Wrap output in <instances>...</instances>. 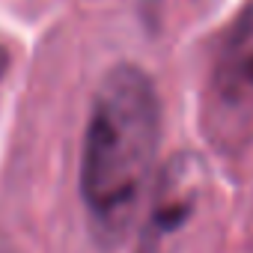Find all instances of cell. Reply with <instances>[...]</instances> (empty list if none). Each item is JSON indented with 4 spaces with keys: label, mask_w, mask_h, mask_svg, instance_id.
Here are the masks:
<instances>
[{
    "label": "cell",
    "mask_w": 253,
    "mask_h": 253,
    "mask_svg": "<svg viewBox=\"0 0 253 253\" xmlns=\"http://www.w3.org/2000/svg\"><path fill=\"white\" fill-rule=\"evenodd\" d=\"M0 253H9V247H6V244H3V241H0Z\"/></svg>",
    "instance_id": "5"
},
{
    "label": "cell",
    "mask_w": 253,
    "mask_h": 253,
    "mask_svg": "<svg viewBox=\"0 0 253 253\" xmlns=\"http://www.w3.org/2000/svg\"><path fill=\"white\" fill-rule=\"evenodd\" d=\"M203 128L211 146L226 155L253 143V3L217 48L203 92Z\"/></svg>",
    "instance_id": "2"
},
{
    "label": "cell",
    "mask_w": 253,
    "mask_h": 253,
    "mask_svg": "<svg viewBox=\"0 0 253 253\" xmlns=\"http://www.w3.org/2000/svg\"><path fill=\"white\" fill-rule=\"evenodd\" d=\"M161 101L137 66H113L95 89L81 155V197L101 241H122L152 185Z\"/></svg>",
    "instance_id": "1"
},
{
    "label": "cell",
    "mask_w": 253,
    "mask_h": 253,
    "mask_svg": "<svg viewBox=\"0 0 253 253\" xmlns=\"http://www.w3.org/2000/svg\"><path fill=\"white\" fill-rule=\"evenodd\" d=\"M6 69H9V51H6V45H0V84L6 78Z\"/></svg>",
    "instance_id": "4"
},
{
    "label": "cell",
    "mask_w": 253,
    "mask_h": 253,
    "mask_svg": "<svg viewBox=\"0 0 253 253\" xmlns=\"http://www.w3.org/2000/svg\"><path fill=\"white\" fill-rule=\"evenodd\" d=\"M209 197V167L194 152H176L152 182L134 253H179L185 232Z\"/></svg>",
    "instance_id": "3"
}]
</instances>
